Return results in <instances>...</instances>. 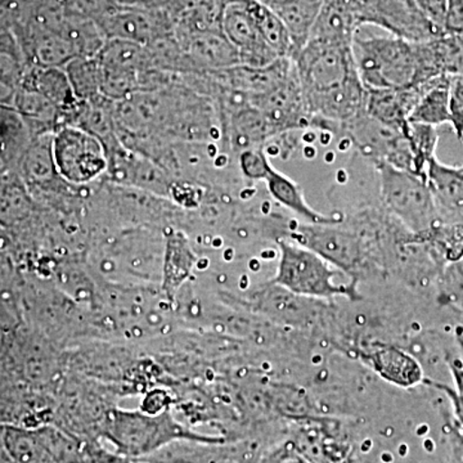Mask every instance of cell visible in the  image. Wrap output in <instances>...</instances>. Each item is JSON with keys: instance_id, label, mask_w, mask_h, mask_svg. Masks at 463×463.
Listing matches in <instances>:
<instances>
[{"instance_id": "cell-24", "label": "cell", "mask_w": 463, "mask_h": 463, "mask_svg": "<svg viewBox=\"0 0 463 463\" xmlns=\"http://www.w3.org/2000/svg\"><path fill=\"white\" fill-rule=\"evenodd\" d=\"M97 60L100 67L118 71L146 72L154 67L147 45L120 39H109Z\"/></svg>"}, {"instance_id": "cell-15", "label": "cell", "mask_w": 463, "mask_h": 463, "mask_svg": "<svg viewBox=\"0 0 463 463\" xmlns=\"http://www.w3.org/2000/svg\"><path fill=\"white\" fill-rule=\"evenodd\" d=\"M24 43H20L30 66L65 67L76 56L74 45L63 33L30 23L24 33Z\"/></svg>"}, {"instance_id": "cell-12", "label": "cell", "mask_w": 463, "mask_h": 463, "mask_svg": "<svg viewBox=\"0 0 463 463\" xmlns=\"http://www.w3.org/2000/svg\"><path fill=\"white\" fill-rule=\"evenodd\" d=\"M222 33L239 52L240 65L263 69L281 58L259 33L248 8V0L228 2L222 20Z\"/></svg>"}, {"instance_id": "cell-19", "label": "cell", "mask_w": 463, "mask_h": 463, "mask_svg": "<svg viewBox=\"0 0 463 463\" xmlns=\"http://www.w3.org/2000/svg\"><path fill=\"white\" fill-rule=\"evenodd\" d=\"M227 130L231 146L239 154L245 149L264 146L277 136L263 112L251 103L228 112Z\"/></svg>"}, {"instance_id": "cell-27", "label": "cell", "mask_w": 463, "mask_h": 463, "mask_svg": "<svg viewBox=\"0 0 463 463\" xmlns=\"http://www.w3.org/2000/svg\"><path fill=\"white\" fill-rule=\"evenodd\" d=\"M248 8L263 41L276 52L277 56L291 58L294 45L281 18L274 14L272 8L259 0H248Z\"/></svg>"}, {"instance_id": "cell-20", "label": "cell", "mask_w": 463, "mask_h": 463, "mask_svg": "<svg viewBox=\"0 0 463 463\" xmlns=\"http://www.w3.org/2000/svg\"><path fill=\"white\" fill-rule=\"evenodd\" d=\"M322 5L323 0H277L268 3V7L273 9L288 29L294 54L309 41Z\"/></svg>"}, {"instance_id": "cell-34", "label": "cell", "mask_w": 463, "mask_h": 463, "mask_svg": "<svg viewBox=\"0 0 463 463\" xmlns=\"http://www.w3.org/2000/svg\"><path fill=\"white\" fill-rule=\"evenodd\" d=\"M443 32L463 38V0H448Z\"/></svg>"}, {"instance_id": "cell-18", "label": "cell", "mask_w": 463, "mask_h": 463, "mask_svg": "<svg viewBox=\"0 0 463 463\" xmlns=\"http://www.w3.org/2000/svg\"><path fill=\"white\" fill-rule=\"evenodd\" d=\"M20 87L39 91L54 103L63 115L71 116L81 103L76 99L63 67H27Z\"/></svg>"}, {"instance_id": "cell-22", "label": "cell", "mask_w": 463, "mask_h": 463, "mask_svg": "<svg viewBox=\"0 0 463 463\" xmlns=\"http://www.w3.org/2000/svg\"><path fill=\"white\" fill-rule=\"evenodd\" d=\"M410 123L439 127L450 124V76L441 75L426 84L410 116Z\"/></svg>"}, {"instance_id": "cell-25", "label": "cell", "mask_w": 463, "mask_h": 463, "mask_svg": "<svg viewBox=\"0 0 463 463\" xmlns=\"http://www.w3.org/2000/svg\"><path fill=\"white\" fill-rule=\"evenodd\" d=\"M33 136L25 118L14 108H0V157L8 165L18 164Z\"/></svg>"}, {"instance_id": "cell-8", "label": "cell", "mask_w": 463, "mask_h": 463, "mask_svg": "<svg viewBox=\"0 0 463 463\" xmlns=\"http://www.w3.org/2000/svg\"><path fill=\"white\" fill-rule=\"evenodd\" d=\"M358 20L361 27H380L408 42H429L444 35L416 0H358Z\"/></svg>"}, {"instance_id": "cell-7", "label": "cell", "mask_w": 463, "mask_h": 463, "mask_svg": "<svg viewBox=\"0 0 463 463\" xmlns=\"http://www.w3.org/2000/svg\"><path fill=\"white\" fill-rule=\"evenodd\" d=\"M403 129L380 123L364 112L341 125L340 132L374 166L385 164L417 175L412 147Z\"/></svg>"}, {"instance_id": "cell-14", "label": "cell", "mask_w": 463, "mask_h": 463, "mask_svg": "<svg viewBox=\"0 0 463 463\" xmlns=\"http://www.w3.org/2000/svg\"><path fill=\"white\" fill-rule=\"evenodd\" d=\"M183 54L185 70L199 74H213L240 65L239 52L223 33H182Z\"/></svg>"}, {"instance_id": "cell-21", "label": "cell", "mask_w": 463, "mask_h": 463, "mask_svg": "<svg viewBox=\"0 0 463 463\" xmlns=\"http://www.w3.org/2000/svg\"><path fill=\"white\" fill-rule=\"evenodd\" d=\"M264 182L267 184L268 192H269L274 201H277L279 205L286 207L294 214L300 216L304 223L337 224L343 221L341 218H331V216L323 215L321 213L312 209L309 203H307L300 185L297 182L292 181L291 178H288V176H286L285 174L274 169V167L268 174Z\"/></svg>"}, {"instance_id": "cell-4", "label": "cell", "mask_w": 463, "mask_h": 463, "mask_svg": "<svg viewBox=\"0 0 463 463\" xmlns=\"http://www.w3.org/2000/svg\"><path fill=\"white\" fill-rule=\"evenodd\" d=\"M344 272L328 263L321 255L292 240L279 241V260L273 283L298 297L331 298L346 297L359 300L355 282L350 285L335 279Z\"/></svg>"}, {"instance_id": "cell-5", "label": "cell", "mask_w": 463, "mask_h": 463, "mask_svg": "<svg viewBox=\"0 0 463 463\" xmlns=\"http://www.w3.org/2000/svg\"><path fill=\"white\" fill-rule=\"evenodd\" d=\"M291 60L304 96L335 90L358 76L353 43L309 39Z\"/></svg>"}, {"instance_id": "cell-42", "label": "cell", "mask_w": 463, "mask_h": 463, "mask_svg": "<svg viewBox=\"0 0 463 463\" xmlns=\"http://www.w3.org/2000/svg\"><path fill=\"white\" fill-rule=\"evenodd\" d=\"M277 2V0H264L265 5H268V3Z\"/></svg>"}, {"instance_id": "cell-40", "label": "cell", "mask_w": 463, "mask_h": 463, "mask_svg": "<svg viewBox=\"0 0 463 463\" xmlns=\"http://www.w3.org/2000/svg\"><path fill=\"white\" fill-rule=\"evenodd\" d=\"M7 164L5 163V160H3L2 157H0V174L5 172V169H7Z\"/></svg>"}, {"instance_id": "cell-35", "label": "cell", "mask_w": 463, "mask_h": 463, "mask_svg": "<svg viewBox=\"0 0 463 463\" xmlns=\"http://www.w3.org/2000/svg\"><path fill=\"white\" fill-rule=\"evenodd\" d=\"M417 5L422 9L435 25L443 30L444 16H446L448 0H416Z\"/></svg>"}, {"instance_id": "cell-3", "label": "cell", "mask_w": 463, "mask_h": 463, "mask_svg": "<svg viewBox=\"0 0 463 463\" xmlns=\"http://www.w3.org/2000/svg\"><path fill=\"white\" fill-rule=\"evenodd\" d=\"M381 203L416 239L426 241L440 225L437 201L428 181L421 176L380 164Z\"/></svg>"}, {"instance_id": "cell-13", "label": "cell", "mask_w": 463, "mask_h": 463, "mask_svg": "<svg viewBox=\"0 0 463 463\" xmlns=\"http://www.w3.org/2000/svg\"><path fill=\"white\" fill-rule=\"evenodd\" d=\"M106 39H120L149 45L169 35L167 21L160 8L123 9L114 8L97 21Z\"/></svg>"}, {"instance_id": "cell-2", "label": "cell", "mask_w": 463, "mask_h": 463, "mask_svg": "<svg viewBox=\"0 0 463 463\" xmlns=\"http://www.w3.org/2000/svg\"><path fill=\"white\" fill-rule=\"evenodd\" d=\"M100 440L112 446V452L125 459H143L176 440L221 443L227 438L200 434L178 421L172 410L147 413L139 410L111 407L103 421Z\"/></svg>"}, {"instance_id": "cell-17", "label": "cell", "mask_w": 463, "mask_h": 463, "mask_svg": "<svg viewBox=\"0 0 463 463\" xmlns=\"http://www.w3.org/2000/svg\"><path fill=\"white\" fill-rule=\"evenodd\" d=\"M426 84L414 88L367 90L365 112L380 123L403 129Z\"/></svg>"}, {"instance_id": "cell-36", "label": "cell", "mask_w": 463, "mask_h": 463, "mask_svg": "<svg viewBox=\"0 0 463 463\" xmlns=\"http://www.w3.org/2000/svg\"><path fill=\"white\" fill-rule=\"evenodd\" d=\"M115 8L155 9L160 8L161 0H112Z\"/></svg>"}, {"instance_id": "cell-29", "label": "cell", "mask_w": 463, "mask_h": 463, "mask_svg": "<svg viewBox=\"0 0 463 463\" xmlns=\"http://www.w3.org/2000/svg\"><path fill=\"white\" fill-rule=\"evenodd\" d=\"M76 99L88 102L100 96V69L97 57H75L65 67Z\"/></svg>"}, {"instance_id": "cell-26", "label": "cell", "mask_w": 463, "mask_h": 463, "mask_svg": "<svg viewBox=\"0 0 463 463\" xmlns=\"http://www.w3.org/2000/svg\"><path fill=\"white\" fill-rule=\"evenodd\" d=\"M52 139L53 133L35 137L18 161L21 173L33 184H47L58 175Z\"/></svg>"}, {"instance_id": "cell-38", "label": "cell", "mask_w": 463, "mask_h": 463, "mask_svg": "<svg viewBox=\"0 0 463 463\" xmlns=\"http://www.w3.org/2000/svg\"><path fill=\"white\" fill-rule=\"evenodd\" d=\"M0 463H14L9 456L5 441V428L0 425Z\"/></svg>"}, {"instance_id": "cell-6", "label": "cell", "mask_w": 463, "mask_h": 463, "mask_svg": "<svg viewBox=\"0 0 463 463\" xmlns=\"http://www.w3.org/2000/svg\"><path fill=\"white\" fill-rule=\"evenodd\" d=\"M52 149L58 175L71 184H87L109 170L106 146L96 136L75 125L58 128L53 133Z\"/></svg>"}, {"instance_id": "cell-9", "label": "cell", "mask_w": 463, "mask_h": 463, "mask_svg": "<svg viewBox=\"0 0 463 463\" xmlns=\"http://www.w3.org/2000/svg\"><path fill=\"white\" fill-rule=\"evenodd\" d=\"M289 240L313 250L344 273H354L367 261L362 237L337 224L301 223L291 232Z\"/></svg>"}, {"instance_id": "cell-37", "label": "cell", "mask_w": 463, "mask_h": 463, "mask_svg": "<svg viewBox=\"0 0 463 463\" xmlns=\"http://www.w3.org/2000/svg\"><path fill=\"white\" fill-rule=\"evenodd\" d=\"M18 88L0 80V108H14L16 102Z\"/></svg>"}, {"instance_id": "cell-33", "label": "cell", "mask_w": 463, "mask_h": 463, "mask_svg": "<svg viewBox=\"0 0 463 463\" xmlns=\"http://www.w3.org/2000/svg\"><path fill=\"white\" fill-rule=\"evenodd\" d=\"M258 463H310L306 456L301 455L294 444L285 443L267 453H261Z\"/></svg>"}, {"instance_id": "cell-11", "label": "cell", "mask_w": 463, "mask_h": 463, "mask_svg": "<svg viewBox=\"0 0 463 463\" xmlns=\"http://www.w3.org/2000/svg\"><path fill=\"white\" fill-rule=\"evenodd\" d=\"M259 448L249 441L206 443L199 440H176L154 455L139 459L151 463H258Z\"/></svg>"}, {"instance_id": "cell-23", "label": "cell", "mask_w": 463, "mask_h": 463, "mask_svg": "<svg viewBox=\"0 0 463 463\" xmlns=\"http://www.w3.org/2000/svg\"><path fill=\"white\" fill-rule=\"evenodd\" d=\"M14 109L29 124L33 138L42 134L54 133V129L61 127L58 121L62 112L39 91L18 88Z\"/></svg>"}, {"instance_id": "cell-30", "label": "cell", "mask_w": 463, "mask_h": 463, "mask_svg": "<svg viewBox=\"0 0 463 463\" xmlns=\"http://www.w3.org/2000/svg\"><path fill=\"white\" fill-rule=\"evenodd\" d=\"M404 133L412 147L416 174L426 179V169L432 158L437 157L438 130L430 125L410 123L404 127Z\"/></svg>"}, {"instance_id": "cell-39", "label": "cell", "mask_w": 463, "mask_h": 463, "mask_svg": "<svg viewBox=\"0 0 463 463\" xmlns=\"http://www.w3.org/2000/svg\"><path fill=\"white\" fill-rule=\"evenodd\" d=\"M453 129H455V132L457 134V137H458L459 141L462 142L463 145V118H457V120H453L452 123ZM459 169L463 172V166L459 167Z\"/></svg>"}, {"instance_id": "cell-16", "label": "cell", "mask_w": 463, "mask_h": 463, "mask_svg": "<svg viewBox=\"0 0 463 463\" xmlns=\"http://www.w3.org/2000/svg\"><path fill=\"white\" fill-rule=\"evenodd\" d=\"M359 359L381 379L399 388H412L423 380L419 362L395 346H380L371 352H361Z\"/></svg>"}, {"instance_id": "cell-43", "label": "cell", "mask_w": 463, "mask_h": 463, "mask_svg": "<svg viewBox=\"0 0 463 463\" xmlns=\"http://www.w3.org/2000/svg\"><path fill=\"white\" fill-rule=\"evenodd\" d=\"M259 2H263L264 3V0H259Z\"/></svg>"}, {"instance_id": "cell-32", "label": "cell", "mask_w": 463, "mask_h": 463, "mask_svg": "<svg viewBox=\"0 0 463 463\" xmlns=\"http://www.w3.org/2000/svg\"><path fill=\"white\" fill-rule=\"evenodd\" d=\"M115 8L112 0H66L67 14L99 21Z\"/></svg>"}, {"instance_id": "cell-31", "label": "cell", "mask_w": 463, "mask_h": 463, "mask_svg": "<svg viewBox=\"0 0 463 463\" xmlns=\"http://www.w3.org/2000/svg\"><path fill=\"white\" fill-rule=\"evenodd\" d=\"M240 169L251 181H265L273 169L264 146L245 149L239 154Z\"/></svg>"}, {"instance_id": "cell-28", "label": "cell", "mask_w": 463, "mask_h": 463, "mask_svg": "<svg viewBox=\"0 0 463 463\" xmlns=\"http://www.w3.org/2000/svg\"><path fill=\"white\" fill-rule=\"evenodd\" d=\"M194 264V254L184 236L173 233L166 242L164 258V283L166 289L178 288L188 276Z\"/></svg>"}, {"instance_id": "cell-10", "label": "cell", "mask_w": 463, "mask_h": 463, "mask_svg": "<svg viewBox=\"0 0 463 463\" xmlns=\"http://www.w3.org/2000/svg\"><path fill=\"white\" fill-rule=\"evenodd\" d=\"M250 103L263 112L277 136L313 128V118L307 109L295 67L285 81L267 93L250 97Z\"/></svg>"}, {"instance_id": "cell-1", "label": "cell", "mask_w": 463, "mask_h": 463, "mask_svg": "<svg viewBox=\"0 0 463 463\" xmlns=\"http://www.w3.org/2000/svg\"><path fill=\"white\" fill-rule=\"evenodd\" d=\"M356 71L365 90L422 87L441 76L431 41L413 43L388 35L362 36L353 41Z\"/></svg>"}, {"instance_id": "cell-41", "label": "cell", "mask_w": 463, "mask_h": 463, "mask_svg": "<svg viewBox=\"0 0 463 463\" xmlns=\"http://www.w3.org/2000/svg\"><path fill=\"white\" fill-rule=\"evenodd\" d=\"M121 463H151L147 461H139V459H124Z\"/></svg>"}]
</instances>
